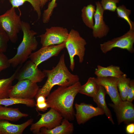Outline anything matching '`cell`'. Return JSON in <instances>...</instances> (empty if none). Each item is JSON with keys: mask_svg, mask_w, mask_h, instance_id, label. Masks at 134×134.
I'll use <instances>...</instances> for the list:
<instances>
[{"mask_svg": "<svg viewBox=\"0 0 134 134\" xmlns=\"http://www.w3.org/2000/svg\"><path fill=\"white\" fill-rule=\"evenodd\" d=\"M36 99V103L35 106L37 110L44 111L49 108L46 101V97L44 96L40 95Z\"/></svg>", "mask_w": 134, "mask_h": 134, "instance_id": "cell-30", "label": "cell"}, {"mask_svg": "<svg viewBox=\"0 0 134 134\" xmlns=\"http://www.w3.org/2000/svg\"><path fill=\"white\" fill-rule=\"evenodd\" d=\"M126 133L129 134H134V124L131 123L128 124L126 127Z\"/></svg>", "mask_w": 134, "mask_h": 134, "instance_id": "cell-34", "label": "cell"}, {"mask_svg": "<svg viewBox=\"0 0 134 134\" xmlns=\"http://www.w3.org/2000/svg\"><path fill=\"white\" fill-rule=\"evenodd\" d=\"M134 30L130 29L122 35L101 44L100 49L105 54L116 48L126 50L132 53L134 52Z\"/></svg>", "mask_w": 134, "mask_h": 134, "instance_id": "cell-6", "label": "cell"}, {"mask_svg": "<svg viewBox=\"0 0 134 134\" xmlns=\"http://www.w3.org/2000/svg\"><path fill=\"white\" fill-rule=\"evenodd\" d=\"M43 71L47 79L42 87L39 88L35 97L36 99L40 95L47 97L55 86H68L79 81L78 76L71 73L67 67L64 54L61 55L55 67L51 70L44 69Z\"/></svg>", "mask_w": 134, "mask_h": 134, "instance_id": "cell-2", "label": "cell"}, {"mask_svg": "<svg viewBox=\"0 0 134 134\" xmlns=\"http://www.w3.org/2000/svg\"><path fill=\"white\" fill-rule=\"evenodd\" d=\"M76 112L75 114L76 120L79 124H84L92 118L104 114L103 111L98 107L84 103L75 104Z\"/></svg>", "mask_w": 134, "mask_h": 134, "instance_id": "cell-12", "label": "cell"}, {"mask_svg": "<svg viewBox=\"0 0 134 134\" xmlns=\"http://www.w3.org/2000/svg\"><path fill=\"white\" fill-rule=\"evenodd\" d=\"M22 66V64L18 66L14 72L10 77L0 79V99L9 98V93L12 86V82L15 79L17 72Z\"/></svg>", "mask_w": 134, "mask_h": 134, "instance_id": "cell-21", "label": "cell"}, {"mask_svg": "<svg viewBox=\"0 0 134 134\" xmlns=\"http://www.w3.org/2000/svg\"><path fill=\"white\" fill-rule=\"evenodd\" d=\"M99 87L95 78L90 77L85 84L81 85L78 93L93 98L98 92Z\"/></svg>", "mask_w": 134, "mask_h": 134, "instance_id": "cell-22", "label": "cell"}, {"mask_svg": "<svg viewBox=\"0 0 134 134\" xmlns=\"http://www.w3.org/2000/svg\"><path fill=\"white\" fill-rule=\"evenodd\" d=\"M106 94L104 88L101 86L99 85V90L93 98V100L96 103L98 107L102 109L104 114L111 123L114 124L112 118L111 113L106 103L105 96Z\"/></svg>", "mask_w": 134, "mask_h": 134, "instance_id": "cell-19", "label": "cell"}, {"mask_svg": "<svg viewBox=\"0 0 134 134\" xmlns=\"http://www.w3.org/2000/svg\"><path fill=\"white\" fill-rule=\"evenodd\" d=\"M9 39L7 34L0 25V52H5L7 49Z\"/></svg>", "mask_w": 134, "mask_h": 134, "instance_id": "cell-28", "label": "cell"}, {"mask_svg": "<svg viewBox=\"0 0 134 134\" xmlns=\"http://www.w3.org/2000/svg\"><path fill=\"white\" fill-rule=\"evenodd\" d=\"M39 88L36 83L28 79L19 80L16 84L12 86L9 97L23 99H33Z\"/></svg>", "mask_w": 134, "mask_h": 134, "instance_id": "cell-8", "label": "cell"}, {"mask_svg": "<svg viewBox=\"0 0 134 134\" xmlns=\"http://www.w3.org/2000/svg\"><path fill=\"white\" fill-rule=\"evenodd\" d=\"M15 8L12 7L0 15V25L7 34L9 40L14 43L17 41L18 34L22 30V23Z\"/></svg>", "mask_w": 134, "mask_h": 134, "instance_id": "cell-5", "label": "cell"}, {"mask_svg": "<svg viewBox=\"0 0 134 134\" xmlns=\"http://www.w3.org/2000/svg\"><path fill=\"white\" fill-rule=\"evenodd\" d=\"M81 85L79 81L68 86H59L47 97L46 101L49 108L55 109L63 118L73 120L75 114L74 100Z\"/></svg>", "mask_w": 134, "mask_h": 134, "instance_id": "cell-1", "label": "cell"}, {"mask_svg": "<svg viewBox=\"0 0 134 134\" xmlns=\"http://www.w3.org/2000/svg\"><path fill=\"white\" fill-rule=\"evenodd\" d=\"M44 33L40 35L42 47L60 44L66 41L69 32L67 29L59 26L51 27L46 29Z\"/></svg>", "mask_w": 134, "mask_h": 134, "instance_id": "cell-9", "label": "cell"}, {"mask_svg": "<svg viewBox=\"0 0 134 134\" xmlns=\"http://www.w3.org/2000/svg\"><path fill=\"white\" fill-rule=\"evenodd\" d=\"M50 0H41V9L45 5L46 3Z\"/></svg>", "mask_w": 134, "mask_h": 134, "instance_id": "cell-35", "label": "cell"}, {"mask_svg": "<svg viewBox=\"0 0 134 134\" xmlns=\"http://www.w3.org/2000/svg\"><path fill=\"white\" fill-rule=\"evenodd\" d=\"M11 66L8 59L3 53L0 52V72Z\"/></svg>", "mask_w": 134, "mask_h": 134, "instance_id": "cell-32", "label": "cell"}, {"mask_svg": "<svg viewBox=\"0 0 134 134\" xmlns=\"http://www.w3.org/2000/svg\"><path fill=\"white\" fill-rule=\"evenodd\" d=\"M131 80L124 73L118 78V89L120 98L123 101L126 100L127 92Z\"/></svg>", "mask_w": 134, "mask_h": 134, "instance_id": "cell-25", "label": "cell"}, {"mask_svg": "<svg viewBox=\"0 0 134 134\" xmlns=\"http://www.w3.org/2000/svg\"><path fill=\"white\" fill-rule=\"evenodd\" d=\"M96 11L94 18L95 23L92 30L93 36L95 38H101L106 36L109 31L110 28L104 20V10L99 1H96Z\"/></svg>", "mask_w": 134, "mask_h": 134, "instance_id": "cell-15", "label": "cell"}, {"mask_svg": "<svg viewBox=\"0 0 134 134\" xmlns=\"http://www.w3.org/2000/svg\"><path fill=\"white\" fill-rule=\"evenodd\" d=\"M96 9L95 5L90 4L83 7L81 10L83 22L87 27L92 29L94 24L93 18Z\"/></svg>", "mask_w": 134, "mask_h": 134, "instance_id": "cell-23", "label": "cell"}, {"mask_svg": "<svg viewBox=\"0 0 134 134\" xmlns=\"http://www.w3.org/2000/svg\"><path fill=\"white\" fill-rule=\"evenodd\" d=\"M22 31L23 33L22 40L18 47L15 55L9 59L10 65L13 68L25 62L38 45L35 36L37 33L31 29L28 23L22 21Z\"/></svg>", "mask_w": 134, "mask_h": 134, "instance_id": "cell-3", "label": "cell"}, {"mask_svg": "<svg viewBox=\"0 0 134 134\" xmlns=\"http://www.w3.org/2000/svg\"><path fill=\"white\" fill-rule=\"evenodd\" d=\"M28 116L27 114L22 112L18 108L7 107L0 105V119L16 122L22 117Z\"/></svg>", "mask_w": 134, "mask_h": 134, "instance_id": "cell-18", "label": "cell"}, {"mask_svg": "<svg viewBox=\"0 0 134 134\" xmlns=\"http://www.w3.org/2000/svg\"><path fill=\"white\" fill-rule=\"evenodd\" d=\"M95 74L97 77H112L118 78L124 73L118 66L111 65L103 67L98 65L95 69Z\"/></svg>", "mask_w": 134, "mask_h": 134, "instance_id": "cell-20", "label": "cell"}, {"mask_svg": "<svg viewBox=\"0 0 134 134\" xmlns=\"http://www.w3.org/2000/svg\"><path fill=\"white\" fill-rule=\"evenodd\" d=\"M33 118L28 119L20 124L12 123L8 121L0 119V134H22L33 122Z\"/></svg>", "mask_w": 134, "mask_h": 134, "instance_id": "cell-16", "label": "cell"}, {"mask_svg": "<svg viewBox=\"0 0 134 134\" xmlns=\"http://www.w3.org/2000/svg\"><path fill=\"white\" fill-rule=\"evenodd\" d=\"M57 0H52L48 4L47 8L43 11L42 15L45 18L49 19L52 15L54 8L57 6Z\"/></svg>", "mask_w": 134, "mask_h": 134, "instance_id": "cell-31", "label": "cell"}, {"mask_svg": "<svg viewBox=\"0 0 134 134\" xmlns=\"http://www.w3.org/2000/svg\"><path fill=\"white\" fill-rule=\"evenodd\" d=\"M97 83L105 89L106 93L109 96L113 104L119 105L122 100L118 91L117 83L118 78L112 77H97L95 78Z\"/></svg>", "mask_w": 134, "mask_h": 134, "instance_id": "cell-13", "label": "cell"}, {"mask_svg": "<svg viewBox=\"0 0 134 134\" xmlns=\"http://www.w3.org/2000/svg\"><path fill=\"white\" fill-rule=\"evenodd\" d=\"M108 104L116 113L118 125L122 122L127 124L134 123V106L132 102L122 101L119 105L111 103Z\"/></svg>", "mask_w": 134, "mask_h": 134, "instance_id": "cell-14", "label": "cell"}, {"mask_svg": "<svg viewBox=\"0 0 134 134\" xmlns=\"http://www.w3.org/2000/svg\"><path fill=\"white\" fill-rule=\"evenodd\" d=\"M39 120L35 123H32L30 128V131L33 134H39L40 130L42 127L50 130L60 125L63 118L62 115L54 109L51 108L47 112L40 114Z\"/></svg>", "mask_w": 134, "mask_h": 134, "instance_id": "cell-7", "label": "cell"}, {"mask_svg": "<svg viewBox=\"0 0 134 134\" xmlns=\"http://www.w3.org/2000/svg\"><path fill=\"white\" fill-rule=\"evenodd\" d=\"M65 42L60 44L42 47L37 51L32 53L29 58L38 67L51 57L57 56L61 51L65 48Z\"/></svg>", "mask_w": 134, "mask_h": 134, "instance_id": "cell-11", "label": "cell"}, {"mask_svg": "<svg viewBox=\"0 0 134 134\" xmlns=\"http://www.w3.org/2000/svg\"><path fill=\"white\" fill-rule=\"evenodd\" d=\"M65 44V48L67 49L69 56V67L73 71L75 67V56H78L80 63L83 61L87 42L77 31L72 29L69 33Z\"/></svg>", "mask_w": 134, "mask_h": 134, "instance_id": "cell-4", "label": "cell"}, {"mask_svg": "<svg viewBox=\"0 0 134 134\" xmlns=\"http://www.w3.org/2000/svg\"><path fill=\"white\" fill-rule=\"evenodd\" d=\"M134 99V80H131L128 90L126 101L132 102Z\"/></svg>", "mask_w": 134, "mask_h": 134, "instance_id": "cell-33", "label": "cell"}, {"mask_svg": "<svg viewBox=\"0 0 134 134\" xmlns=\"http://www.w3.org/2000/svg\"><path fill=\"white\" fill-rule=\"evenodd\" d=\"M16 104H22L27 106L33 107L35 106L36 102L34 99H23L9 98L0 99V105L7 106Z\"/></svg>", "mask_w": 134, "mask_h": 134, "instance_id": "cell-24", "label": "cell"}, {"mask_svg": "<svg viewBox=\"0 0 134 134\" xmlns=\"http://www.w3.org/2000/svg\"><path fill=\"white\" fill-rule=\"evenodd\" d=\"M45 77L43 71L39 69L30 60L26 61L19 69L16 74L15 79L18 80L28 79L37 83L42 81Z\"/></svg>", "mask_w": 134, "mask_h": 134, "instance_id": "cell-10", "label": "cell"}, {"mask_svg": "<svg viewBox=\"0 0 134 134\" xmlns=\"http://www.w3.org/2000/svg\"><path fill=\"white\" fill-rule=\"evenodd\" d=\"M61 124L50 130L42 127L40 130L39 134H71L74 130L73 124L69 120L63 118Z\"/></svg>", "mask_w": 134, "mask_h": 134, "instance_id": "cell-17", "label": "cell"}, {"mask_svg": "<svg viewBox=\"0 0 134 134\" xmlns=\"http://www.w3.org/2000/svg\"><path fill=\"white\" fill-rule=\"evenodd\" d=\"M41 0H9L12 7L15 8L18 7L23 5L27 2L32 5L34 10L37 15V20L39 19L41 15Z\"/></svg>", "mask_w": 134, "mask_h": 134, "instance_id": "cell-26", "label": "cell"}, {"mask_svg": "<svg viewBox=\"0 0 134 134\" xmlns=\"http://www.w3.org/2000/svg\"><path fill=\"white\" fill-rule=\"evenodd\" d=\"M120 1V0H101L100 3L104 11L108 10L114 12L116 11L117 4Z\"/></svg>", "mask_w": 134, "mask_h": 134, "instance_id": "cell-29", "label": "cell"}, {"mask_svg": "<svg viewBox=\"0 0 134 134\" xmlns=\"http://www.w3.org/2000/svg\"><path fill=\"white\" fill-rule=\"evenodd\" d=\"M116 11L118 17L122 18L126 21L129 26L130 29L134 30V22L129 17L131 10L127 9L124 5L122 4L117 7Z\"/></svg>", "mask_w": 134, "mask_h": 134, "instance_id": "cell-27", "label": "cell"}]
</instances>
